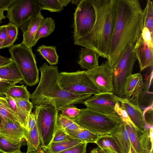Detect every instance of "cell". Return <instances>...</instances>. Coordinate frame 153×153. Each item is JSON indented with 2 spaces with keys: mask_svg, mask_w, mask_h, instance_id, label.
<instances>
[{
  "mask_svg": "<svg viewBox=\"0 0 153 153\" xmlns=\"http://www.w3.org/2000/svg\"><path fill=\"white\" fill-rule=\"evenodd\" d=\"M116 16L107 61L112 68L128 44H135L143 27L144 16L138 0H115Z\"/></svg>",
  "mask_w": 153,
  "mask_h": 153,
  "instance_id": "6da1fadb",
  "label": "cell"
},
{
  "mask_svg": "<svg viewBox=\"0 0 153 153\" xmlns=\"http://www.w3.org/2000/svg\"><path fill=\"white\" fill-rule=\"evenodd\" d=\"M95 11L94 24L89 32L74 44L95 51L108 59L116 16L115 0H90Z\"/></svg>",
  "mask_w": 153,
  "mask_h": 153,
  "instance_id": "7a4b0ae2",
  "label": "cell"
},
{
  "mask_svg": "<svg viewBox=\"0 0 153 153\" xmlns=\"http://www.w3.org/2000/svg\"><path fill=\"white\" fill-rule=\"evenodd\" d=\"M39 70V82L30 97L34 105L54 103L60 111L67 106L83 103L91 96V94H76L62 89L58 82L59 72L57 66H49L45 62Z\"/></svg>",
  "mask_w": 153,
  "mask_h": 153,
  "instance_id": "3957f363",
  "label": "cell"
},
{
  "mask_svg": "<svg viewBox=\"0 0 153 153\" xmlns=\"http://www.w3.org/2000/svg\"><path fill=\"white\" fill-rule=\"evenodd\" d=\"M71 119L83 128L100 136L110 135L123 122L114 111L105 114L88 108L81 109L79 115Z\"/></svg>",
  "mask_w": 153,
  "mask_h": 153,
  "instance_id": "277c9868",
  "label": "cell"
},
{
  "mask_svg": "<svg viewBox=\"0 0 153 153\" xmlns=\"http://www.w3.org/2000/svg\"><path fill=\"white\" fill-rule=\"evenodd\" d=\"M9 51L10 58L16 63L25 83L29 86L35 85L39 82V72L32 49L22 43L13 45Z\"/></svg>",
  "mask_w": 153,
  "mask_h": 153,
  "instance_id": "5b68a950",
  "label": "cell"
},
{
  "mask_svg": "<svg viewBox=\"0 0 153 153\" xmlns=\"http://www.w3.org/2000/svg\"><path fill=\"white\" fill-rule=\"evenodd\" d=\"M36 125L44 151L51 143L57 126L59 110L54 103L35 105Z\"/></svg>",
  "mask_w": 153,
  "mask_h": 153,
  "instance_id": "8992f818",
  "label": "cell"
},
{
  "mask_svg": "<svg viewBox=\"0 0 153 153\" xmlns=\"http://www.w3.org/2000/svg\"><path fill=\"white\" fill-rule=\"evenodd\" d=\"M85 70L59 73L58 82L63 89L78 95L95 94L100 91L85 74Z\"/></svg>",
  "mask_w": 153,
  "mask_h": 153,
  "instance_id": "52a82bcc",
  "label": "cell"
},
{
  "mask_svg": "<svg viewBox=\"0 0 153 153\" xmlns=\"http://www.w3.org/2000/svg\"><path fill=\"white\" fill-rule=\"evenodd\" d=\"M135 44L127 45L118 62L112 68L114 87L113 92L116 96L123 98L122 91L125 81L132 74L134 64L137 59L134 49Z\"/></svg>",
  "mask_w": 153,
  "mask_h": 153,
  "instance_id": "ba28073f",
  "label": "cell"
},
{
  "mask_svg": "<svg viewBox=\"0 0 153 153\" xmlns=\"http://www.w3.org/2000/svg\"><path fill=\"white\" fill-rule=\"evenodd\" d=\"M95 18V10L90 0H80L74 14V42L89 32L94 24Z\"/></svg>",
  "mask_w": 153,
  "mask_h": 153,
  "instance_id": "9c48e42d",
  "label": "cell"
},
{
  "mask_svg": "<svg viewBox=\"0 0 153 153\" xmlns=\"http://www.w3.org/2000/svg\"><path fill=\"white\" fill-rule=\"evenodd\" d=\"M42 10L36 0H15L7 11L6 17L18 27L36 15Z\"/></svg>",
  "mask_w": 153,
  "mask_h": 153,
  "instance_id": "30bf717a",
  "label": "cell"
},
{
  "mask_svg": "<svg viewBox=\"0 0 153 153\" xmlns=\"http://www.w3.org/2000/svg\"><path fill=\"white\" fill-rule=\"evenodd\" d=\"M85 74L100 92H113V72L107 61Z\"/></svg>",
  "mask_w": 153,
  "mask_h": 153,
  "instance_id": "8fae6325",
  "label": "cell"
},
{
  "mask_svg": "<svg viewBox=\"0 0 153 153\" xmlns=\"http://www.w3.org/2000/svg\"><path fill=\"white\" fill-rule=\"evenodd\" d=\"M119 98L113 92H100L91 96L83 104L87 108L108 114L114 111L115 106L119 102Z\"/></svg>",
  "mask_w": 153,
  "mask_h": 153,
  "instance_id": "7c38bea8",
  "label": "cell"
},
{
  "mask_svg": "<svg viewBox=\"0 0 153 153\" xmlns=\"http://www.w3.org/2000/svg\"><path fill=\"white\" fill-rule=\"evenodd\" d=\"M41 12L27 20L20 27L23 33L22 43L31 48L35 45L34 38L39 27L45 20Z\"/></svg>",
  "mask_w": 153,
  "mask_h": 153,
  "instance_id": "4fadbf2b",
  "label": "cell"
},
{
  "mask_svg": "<svg viewBox=\"0 0 153 153\" xmlns=\"http://www.w3.org/2000/svg\"><path fill=\"white\" fill-rule=\"evenodd\" d=\"M143 87V81L141 74L139 73L132 74L125 81L122 91L123 98L134 102Z\"/></svg>",
  "mask_w": 153,
  "mask_h": 153,
  "instance_id": "5bb4252c",
  "label": "cell"
},
{
  "mask_svg": "<svg viewBox=\"0 0 153 153\" xmlns=\"http://www.w3.org/2000/svg\"><path fill=\"white\" fill-rule=\"evenodd\" d=\"M134 49L141 71L153 66V51L148 46L141 35L137 41Z\"/></svg>",
  "mask_w": 153,
  "mask_h": 153,
  "instance_id": "9a60e30c",
  "label": "cell"
},
{
  "mask_svg": "<svg viewBox=\"0 0 153 153\" xmlns=\"http://www.w3.org/2000/svg\"><path fill=\"white\" fill-rule=\"evenodd\" d=\"M28 131L20 124L7 119L0 128V134L17 141L26 140Z\"/></svg>",
  "mask_w": 153,
  "mask_h": 153,
  "instance_id": "2e32d148",
  "label": "cell"
},
{
  "mask_svg": "<svg viewBox=\"0 0 153 153\" xmlns=\"http://www.w3.org/2000/svg\"><path fill=\"white\" fill-rule=\"evenodd\" d=\"M119 102L127 112L135 127L139 131L143 132L144 128L142 110L128 100L119 97Z\"/></svg>",
  "mask_w": 153,
  "mask_h": 153,
  "instance_id": "e0dca14e",
  "label": "cell"
},
{
  "mask_svg": "<svg viewBox=\"0 0 153 153\" xmlns=\"http://www.w3.org/2000/svg\"><path fill=\"white\" fill-rule=\"evenodd\" d=\"M122 153H129L131 144L128 131L124 122H122L110 134Z\"/></svg>",
  "mask_w": 153,
  "mask_h": 153,
  "instance_id": "ac0fdd59",
  "label": "cell"
},
{
  "mask_svg": "<svg viewBox=\"0 0 153 153\" xmlns=\"http://www.w3.org/2000/svg\"><path fill=\"white\" fill-rule=\"evenodd\" d=\"M100 56L95 51L87 48H81L77 63L82 69L89 71L99 65L98 59Z\"/></svg>",
  "mask_w": 153,
  "mask_h": 153,
  "instance_id": "d6986e66",
  "label": "cell"
},
{
  "mask_svg": "<svg viewBox=\"0 0 153 153\" xmlns=\"http://www.w3.org/2000/svg\"><path fill=\"white\" fill-rule=\"evenodd\" d=\"M0 78L9 81L21 82L22 75L14 61L0 67Z\"/></svg>",
  "mask_w": 153,
  "mask_h": 153,
  "instance_id": "ffe728a7",
  "label": "cell"
},
{
  "mask_svg": "<svg viewBox=\"0 0 153 153\" xmlns=\"http://www.w3.org/2000/svg\"><path fill=\"white\" fill-rule=\"evenodd\" d=\"M26 140L17 141L11 139L0 134V152L13 153L20 150L25 145Z\"/></svg>",
  "mask_w": 153,
  "mask_h": 153,
  "instance_id": "44dd1931",
  "label": "cell"
},
{
  "mask_svg": "<svg viewBox=\"0 0 153 153\" xmlns=\"http://www.w3.org/2000/svg\"><path fill=\"white\" fill-rule=\"evenodd\" d=\"M128 131L131 146L136 153H141L142 148L140 141L142 132L139 131L130 123L123 121Z\"/></svg>",
  "mask_w": 153,
  "mask_h": 153,
  "instance_id": "7402d4cb",
  "label": "cell"
},
{
  "mask_svg": "<svg viewBox=\"0 0 153 153\" xmlns=\"http://www.w3.org/2000/svg\"><path fill=\"white\" fill-rule=\"evenodd\" d=\"M66 133L71 137L88 143H95L100 136L94 134L84 128L77 130H64Z\"/></svg>",
  "mask_w": 153,
  "mask_h": 153,
  "instance_id": "603a6c76",
  "label": "cell"
},
{
  "mask_svg": "<svg viewBox=\"0 0 153 153\" xmlns=\"http://www.w3.org/2000/svg\"><path fill=\"white\" fill-rule=\"evenodd\" d=\"M68 140L57 143H51L44 151L45 153H59L78 144L84 142L71 136ZM85 143V142H84Z\"/></svg>",
  "mask_w": 153,
  "mask_h": 153,
  "instance_id": "cb8c5ba5",
  "label": "cell"
},
{
  "mask_svg": "<svg viewBox=\"0 0 153 153\" xmlns=\"http://www.w3.org/2000/svg\"><path fill=\"white\" fill-rule=\"evenodd\" d=\"M26 141L27 148L26 153L42 149V143L36 125L33 129L28 131Z\"/></svg>",
  "mask_w": 153,
  "mask_h": 153,
  "instance_id": "d4e9b609",
  "label": "cell"
},
{
  "mask_svg": "<svg viewBox=\"0 0 153 153\" xmlns=\"http://www.w3.org/2000/svg\"><path fill=\"white\" fill-rule=\"evenodd\" d=\"M36 51L51 66L58 64L59 56L57 53L55 46L42 45L39 47Z\"/></svg>",
  "mask_w": 153,
  "mask_h": 153,
  "instance_id": "484cf974",
  "label": "cell"
},
{
  "mask_svg": "<svg viewBox=\"0 0 153 153\" xmlns=\"http://www.w3.org/2000/svg\"><path fill=\"white\" fill-rule=\"evenodd\" d=\"M55 27L54 21L51 18H46L39 27L34 38L35 44L38 40L49 36L54 31Z\"/></svg>",
  "mask_w": 153,
  "mask_h": 153,
  "instance_id": "4316f807",
  "label": "cell"
},
{
  "mask_svg": "<svg viewBox=\"0 0 153 153\" xmlns=\"http://www.w3.org/2000/svg\"><path fill=\"white\" fill-rule=\"evenodd\" d=\"M0 117L2 120L1 125L8 119L21 125L19 120L10 107L5 98L1 97H0Z\"/></svg>",
  "mask_w": 153,
  "mask_h": 153,
  "instance_id": "83f0119b",
  "label": "cell"
},
{
  "mask_svg": "<svg viewBox=\"0 0 153 153\" xmlns=\"http://www.w3.org/2000/svg\"><path fill=\"white\" fill-rule=\"evenodd\" d=\"M13 99H25L29 100L31 94L26 87L24 85H16L10 88L5 94Z\"/></svg>",
  "mask_w": 153,
  "mask_h": 153,
  "instance_id": "f1b7e54d",
  "label": "cell"
},
{
  "mask_svg": "<svg viewBox=\"0 0 153 153\" xmlns=\"http://www.w3.org/2000/svg\"><path fill=\"white\" fill-rule=\"evenodd\" d=\"M150 129H144L141 134L140 141L142 148L141 153H153V139L150 136ZM129 153H136L131 146H130Z\"/></svg>",
  "mask_w": 153,
  "mask_h": 153,
  "instance_id": "f546056e",
  "label": "cell"
},
{
  "mask_svg": "<svg viewBox=\"0 0 153 153\" xmlns=\"http://www.w3.org/2000/svg\"><path fill=\"white\" fill-rule=\"evenodd\" d=\"M5 99L10 107L19 120L21 125L26 129L27 121L29 114L25 112L16 104L15 101L10 96L5 95Z\"/></svg>",
  "mask_w": 153,
  "mask_h": 153,
  "instance_id": "4dcf8cb0",
  "label": "cell"
},
{
  "mask_svg": "<svg viewBox=\"0 0 153 153\" xmlns=\"http://www.w3.org/2000/svg\"><path fill=\"white\" fill-rule=\"evenodd\" d=\"M95 143L102 149H108L117 153H122L117 144L110 135L100 136Z\"/></svg>",
  "mask_w": 153,
  "mask_h": 153,
  "instance_id": "1f68e13d",
  "label": "cell"
},
{
  "mask_svg": "<svg viewBox=\"0 0 153 153\" xmlns=\"http://www.w3.org/2000/svg\"><path fill=\"white\" fill-rule=\"evenodd\" d=\"M136 101L139 108L144 110L153 105V92L143 89L138 94Z\"/></svg>",
  "mask_w": 153,
  "mask_h": 153,
  "instance_id": "d6a6232c",
  "label": "cell"
},
{
  "mask_svg": "<svg viewBox=\"0 0 153 153\" xmlns=\"http://www.w3.org/2000/svg\"><path fill=\"white\" fill-rule=\"evenodd\" d=\"M6 37L2 48L10 47L18 39V27L14 24L9 22L6 26Z\"/></svg>",
  "mask_w": 153,
  "mask_h": 153,
  "instance_id": "836d02e7",
  "label": "cell"
},
{
  "mask_svg": "<svg viewBox=\"0 0 153 153\" xmlns=\"http://www.w3.org/2000/svg\"><path fill=\"white\" fill-rule=\"evenodd\" d=\"M147 1L146 6L143 10V27H146L149 30L153 38V3L150 0Z\"/></svg>",
  "mask_w": 153,
  "mask_h": 153,
  "instance_id": "e575fe53",
  "label": "cell"
},
{
  "mask_svg": "<svg viewBox=\"0 0 153 153\" xmlns=\"http://www.w3.org/2000/svg\"><path fill=\"white\" fill-rule=\"evenodd\" d=\"M57 125L61 128L64 130H77L83 128L75 122L72 119L58 114Z\"/></svg>",
  "mask_w": 153,
  "mask_h": 153,
  "instance_id": "d590c367",
  "label": "cell"
},
{
  "mask_svg": "<svg viewBox=\"0 0 153 153\" xmlns=\"http://www.w3.org/2000/svg\"><path fill=\"white\" fill-rule=\"evenodd\" d=\"M36 1L42 10L51 12H59L64 9L58 0H37Z\"/></svg>",
  "mask_w": 153,
  "mask_h": 153,
  "instance_id": "8d00e7d4",
  "label": "cell"
},
{
  "mask_svg": "<svg viewBox=\"0 0 153 153\" xmlns=\"http://www.w3.org/2000/svg\"><path fill=\"white\" fill-rule=\"evenodd\" d=\"M143 118L144 129L153 127V105L144 110Z\"/></svg>",
  "mask_w": 153,
  "mask_h": 153,
  "instance_id": "74e56055",
  "label": "cell"
},
{
  "mask_svg": "<svg viewBox=\"0 0 153 153\" xmlns=\"http://www.w3.org/2000/svg\"><path fill=\"white\" fill-rule=\"evenodd\" d=\"M81 110V109L77 108L74 105H71L62 108L60 111H62L61 114L62 115L73 118L79 115Z\"/></svg>",
  "mask_w": 153,
  "mask_h": 153,
  "instance_id": "f35d334b",
  "label": "cell"
},
{
  "mask_svg": "<svg viewBox=\"0 0 153 153\" xmlns=\"http://www.w3.org/2000/svg\"><path fill=\"white\" fill-rule=\"evenodd\" d=\"M71 138L65 131L60 128L57 125V127L51 143L59 142L68 140Z\"/></svg>",
  "mask_w": 153,
  "mask_h": 153,
  "instance_id": "ab89813d",
  "label": "cell"
},
{
  "mask_svg": "<svg viewBox=\"0 0 153 153\" xmlns=\"http://www.w3.org/2000/svg\"><path fill=\"white\" fill-rule=\"evenodd\" d=\"M17 105L25 112L29 114L31 112L33 105L29 100L25 99H13Z\"/></svg>",
  "mask_w": 153,
  "mask_h": 153,
  "instance_id": "60d3db41",
  "label": "cell"
},
{
  "mask_svg": "<svg viewBox=\"0 0 153 153\" xmlns=\"http://www.w3.org/2000/svg\"><path fill=\"white\" fill-rule=\"evenodd\" d=\"M87 144L81 143L59 153H86Z\"/></svg>",
  "mask_w": 153,
  "mask_h": 153,
  "instance_id": "b9f144b4",
  "label": "cell"
},
{
  "mask_svg": "<svg viewBox=\"0 0 153 153\" xmlns=\"http://www.w3.org/2000/svg\"><path fill=\"white\" fill-rule=\"evenodd\" d=\"M141 35L149 47L153 51V38L149 30L146 27H143Z\"/></svg>",
  "mask_w": 153,
  "mask_h": 153,
  "instance_id": "7bdbcfd3",
  "label": "cell"
},
{
  "mask_svg": "<svg viewBox=\"0 0 153 153\" xmlns=\"http://www.w3.org/2000/svg\"><path fill=\"white\" fill-rule=\"evenodd\" d=\"M114 111L117 114L123 121L128 122L131 123L134 126L127 112L121 106H120L118 102L116 103L115 106ZM134 127H135L134 126Z\"/></svg>",
  "mask_w": 153,
  "mask_h": 153,
  "instance_id": "ee69618b",
  "label": "cell"
},
{
  "mask_svg": "<svg viewBox=\"0 0 153 153\" xmlns=\"http://www.w3.org/2000/svg\"><path fill=\"white\" fill-rule=\"evenodd\" d=\"M19 82L8 81L0 78V96H3L10 88Z\"/></svg>",
  "mask_w": 153,
  "mask_h": 153,
  "instance_id": "f6af8a7d",
  "label": "cell"
},
{
  "mask_svg": "<svg viewBox=\"0 0 153 153\" xmlns=\"http://www.w3.org/2000/svg\"><path fill=\"white\" fill-rule=\"evenodd\" d=\"M36 125V120L34 113L32 112L29 114L26 129L28 131L33 129Z\"/></svg>",
  "mask_w": 153,
  "mask_h": 153,
  "instance_id": "bcb514c9",
  "label": "cell"
},
{
  "mask_svg": "<svg viewBox=\"0 0 153 153\" xmlns=\"http://www.w3.org/2000/svg\"><path fill=\"white\" fill-rule=\"evenodd\" d=\"M150 68V73H148V76H146L145 81L143 82V89L149 90L152 83L153 79V66Z\"/></svg>",
  "mask_w": 153,
  "mask_h": 153,
  "instance_id": "7dc6e473",
  "label": "cell"
},
{
  "mask_svg": "<svg viewBox=\"0 0 153 153\" xmlns=\"http://www.w3.org/2000/svg\"><path fill=\"white\" fill-rule=\"evenodd\" d=\"M6 25L0 26V49L2 48L3 45L6 39Z\"/></svg>",
  "mask_w": 153,
  "mask_h": 153,
  "instance_id": "c3c4849f",
  "label": "cell"
},
{
  "mask_svg": "<svg viewBox=\"0 0 153 153\" xmlns=\"http://www.w3.org/2000/svg\"><path fill=\"white\" fill-rule=\"evenodd\" d=\"M15 0H0V11H7Z\"/></svg>",
  "mask_w": 153,
  "mask_h": 153,
  "instance_id": "681fc988",
  "label": "cell"
},
{
  "mask_svg": "<svg viewBox=\"0 0 153 153\" xmlns=\"http://www.w3.org/2000/svg\"><path fill=\"white\" fill-rule=\"evenodd\" d=\"M13 61L10 58H7L0 55V67L7 65Z\"/></svg>",
  "mask_w": 153,
  "mask_h": 153,
  "instance_id": "f907efd6",
  "label": "cell"
},
{
  "mask_svg": "<svg viewBox=\"0 0 153 153\" xmlns=\"http://www.w3.org/2000/svg\"><path fill=\"white\" fill-rule=\"evenodd\" d=\"M59 2L63 7L66 6L70 2L71 0H58Z\"/></svg>",
  "mask_w": 153,
  "mask_h": 153,
  "instance_id": "816d5d0a",
  "label": "cell"
},
{
  "mask_svg": "<svg viewBox=\"0 0 153 153\" xmlns=\"http://www.w3.org/2000/svg\"><path fill=\"white\" fill-rule=\"evenodd\" d=\"M91 153H105L100 148H96L92 150Z\"/></svg>",
  "mask_w": 153,
  "mask_h": 153,
  "instance_id": "f5cc1de1",
  "label": "cell"
},
{
  "mask_svg": "<svg viewBox=\"0 0 153 153\" xmlns=\"http://www.w3.org/2000/svg\"><path fill=\"white\" fill-rule=\"evenodd\" d=\"M102 150L105 153H117L108 149H103Z\"/></svg>",
  "mask_w": 153,
  "mask_h": 153,
  "instance_id": "db71d44e",
  "label": "cell"
},
{
  "mask_svg": "<svg viewBox=\"0 0 153 153\" xmlns=\"http://www.w3.org/2000/svg\"><path fill=\"white\" fill-rule=\"evenodd\" d=\"M80 0H71V2L72 4H76L78 3Z\"/></svg>",
  "mask_w": 153,
  "mask_h": 153,
  "instance_id": "11a10c76",
  "label": "cell"
},
{
  "mask_svg": "<svg viewBox=\"0 0 153 153\" xmlns=\"http://www.w3.org/2000/svg\"><path fill=\"white\" fill-rule=\"evenodd\" d=\"M29 153H45L42 149L38 151H33Z\"/></svg>",
  "mask_w": 153,
  "mask_h": 153,
  "instance_id": "9f6ffc18",
  "label": "cell"
},
{
  "mask_svg": "<svg viewBox=\"0 0 153 153\" xmlns=\"http://www.w3.org/2000/svg\"><path fill=\"white\" fill-rule=\"evenodd\" d=\"M2 124V120L1 119V118L0 117V128L1 127V126Z\"/></svg>",
  "mask_w": 153,
  "mask_h": 153,
  "instance_id": "6f0895ef",
  "label": "cell"
},
{
  "mask_svg": "<svg viewBox=\"0 0 153 153\" xmlns=\"http://www.w3.org/2000/svg\"><path fill=\"white\" fill-rule=\"evenodd\" d=\"M24 153L22 152H21L20 151H20H18L17 152H14V153Z\"/></svg>",
  "mask_w": 153,
  "mask_h": 153,
  "instance_id": "680465c9",
  "label": "cell"
}]
</instances>
